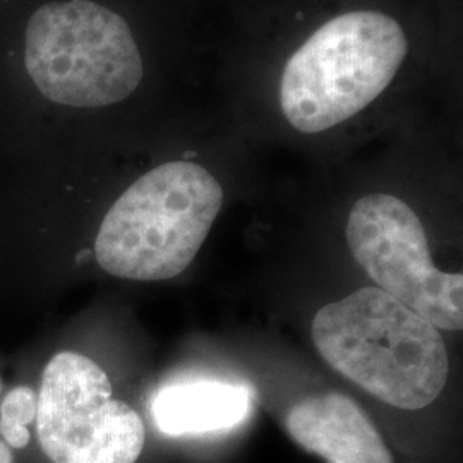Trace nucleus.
I'll return each instance as SVG.
<instances>
[{
  "instance_id": "f257e3e1",
  "label": "nucleus",
  "mask_w": 463,
  "mask_h": 463,
  "mask_svg": "<svg viewBox=\"0 0 463 463\" xmlns=\"http://www.w3.org/2000/svg\"><path fill=\"white\" fill-rule=\"evenodd\" d=\"M313 340L342 376L402 411L426 409L447 386L438 328L381 288L365 287L321 307Z\"/></svg>"
},
{
  "instance_id": "f03ea898",
  "label": "nucleus",
  "mask_w": 463,
  "mask_h": 463,
  "mask_svg": "<svg viewBox=\"0 0 463 463\" xmlns=\"http://www.w3.org/2000/svg\"><path fill=\"white\" fill-rule=\"evenodd\" d=\"M222 204V185L204 166H156L124 191L103 218L97 261L118 279H174L196 258Z\"/></svg>"
},
{
  "instance_id": "7ed1b4c3",
  "label": "nucleus",
  "mask_w": 463,
  "mask_h": 463,
  "mask_svg": "<svg viewBox=\"0 0 463 463\" xmlns=\"http://www.w3.org/2000/svg\"><path fill=\"white\" fill-rule=\"evenodd\" d=\"M405 55L407 36L393 17L378 11L335 17L288 59L281 112L300 133L331 129L378 99Z\"/></svg>"
},
{
  "instance_id": "20e7f679",
  "label": "nucleus",
  "mask_w": 463,
  "mask_h": 463,
  "mask_svg": "<svg viewBox=\"0 0 463 463\" xmlns=\"http://www.w3.org/2000/svg\"><path fill=\"white\" fill-rule=\"evenodd\" d=\"M24 62L45 99L78 109L118 103L143 80L129 24L91 0L40 7L26 26Z\"/></svg>"
},
{
  "instance_id": "39448f33",
  "label": "nucleus",
  "mask_w": 463,
  "mask_h": 463,
  "mask_svg": "<svg viewBox=\"0 0 463 463\" xmlns=\"http://www.w3.org/2000/svg\"><path fill=\"white\" fill-rule=\"evenodd\" d=\"M34 432L50 463H137L146 445L141 415L78 352H59L45 365Z\"/></svg>"
},
{
  "instance_id": "423d86ee",
  "label": "nucleus",
  "mask_w": 463,
  "mask_h": 463,
  "mask_svg": "<svg viewBox=\"0 0 463 463\" xmlns=\"http://www.w3.org/2000/svg\"><path fill=\"white\" fill-rule=\"evenodd\" d=\"M345 233L355 261L383 292L436 328L462 330V273L434 266L426 231L407 203L392 194H367L354 204Z\"/></svg>"
},
{
  "instance_id": "0eeeda50",
  "label": "nucleus",
  "mask_w": 463,
  "mask_h": 463,
  "mask_svg": "<svg viewBox=\"0 0 463 463\" xmlns=\"http://www.w3.org/2000/svg\"><path fill=\"white\" fill-rule=\"evenodd\" d=\"M298 447L326 463H395L378 428L352 398L328 392L304 398L285 415Z\"/></svg>"
},
{
  "instance_id": "6e6552de",
  "label": "nucleus",
  "mask_w": 463,
  "mask_h": 463,
  "mask_svg": "<svg viewBox=\"0 0 463 463\" xmlns=\"http://www.w3.org/2000/svg\"><path fill=\"white\" fill-rule=\"evenodd\" d=\"M252 393L244 384L189 381L168 384L151 403L153 422L166 436H194L233 430L246 420Z\"/></svg>"
},
{
  "instance_id": "1a4fd4ad",
  "label": "nucleus",
  "mask_w": 463,
  "mask_h": 463,
  "mask_svg": "<svg viewBox=\"0 0 463 463\" xmlns=\"http://www.w3.org/2000/svg\"><path fill=\"white\" fill-rule=\"evenodd\" d=\"M38 397L28 386L11 390L0 403V422L30 428L36 419Z\"/></svg>"
},
{
  "instance_id": "9d476101",
  "label": "nucleus",
  "mask_w": 463,
  "mask_h": 463,
  "mask_svg": "<svg viewBox=\"0 0 463 463\" xmlns=\"http://www.w3.org/2000/svg\"><path fill=\"white\" fill-rule=\"evenodd\" d=\"M0 436L2 439L13 448L14 451L16 449H24L30 445L32 441V432L30 428H24V426H14V424H5V422H0Z\"/></svg>"
},
{
  "instance_id": "9b49d317",
  "label": "nucleus",
  "mask_w": 463,
  "mask_h": 463,
  "mask_svg": "<svg viewBox=\"0 0 463 463\" xmlns=\"http://www.w3.org/2000/svg\"><path fill=\"white\" fill-rule=\"evenodd\" d=\"M0 463H14V449L0 436Z\"/></svg>"
},
{
  "instance_id": "f8f14e48",
  "label": "nucleus",
  "mask_w": 463,
  "mask_h": 463,
  "mask_svg": "<svg viewBox=\"0 0 463 463\" xmlns=\"http://www.w3.org/2000/svg\"><path fill=\"white\" fill-rule=\"evenodd\" d=\"M0 392H2V381H0Z\"/></svg>"
}]
</instances>
